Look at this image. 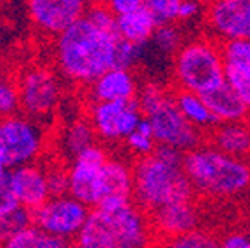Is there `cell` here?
<instances>
[{"mask_svg":"<svg viewBox=\"0 0 250 248\" xmlns=\"http://www.w3.org/2000/svg\"><path fill=\"white\" fill-rule=\"evenodd\" d=\"M30 224H33V213L24 207L16 208L7 215H2L0 217V247H5L16 233H20L21 229Z\"/></svg>","mask_w":250,"mask_h":248,"instance_id":"obj_27","label":"cell"},{"mask_svg":"<svg viewBox=\"0 0 250 248\" xmlns=\"http://www.w3.org/2000/svg\"><path fill=\"white\" fill-rule=\"evenodd\" d=\"M219 247L224 248H250V231L231 229L219 238Z\"/></svg>","mask_w":250,"mask_h":248,"instance_id":"obj_34","label":"cell"},{"mask_svg":"<svg viewBox=\"0 0 250 248\" xmlns=\"http://www.w3.org/2000/svg\"><path fill=\"white\" fill-rule=\"evenodd\" d=\"M124 144H125V149H127L134 158L151 155L156 149V146H158V143H156V139H155V134H153L151 124H149L146 118H143L141 124L130 132L129 136L125 137Z\"/></svg>","mask_w":250,"mask_h":248,"instance_id":"obj_25","label":"cell"},{"mask_svg":"<svg viewBox=\"0 0 250 248\" xmlns=\"http://www.w3.org/2000/svg\"><path fill=\"white\" fill-rule=\"evenodd\" d=\"M7 80H9V77L0 70V101H2V92H4V87H5V83H7ZM0 117H2V111H0Z\"/></svg>","mask_w":250,"mask_h":248,"instance_id":"obj_36","label":"cell"},{"mask_svg":"<svg viewBox=\"0 0 250 248\" xmlns=\"http://www.w3.org/2000/svg\"><path fill=\"white\" fill-rule=\"evenodd\" d=\"M203 97H205V101H207L208 108H210L217 124L238 122V120L250 118L245 103L242 101V97L238 96V92L228 82L221 83V85L215 87L210 92L203 94Z\"/></svg>","mask_w":250,"mask_h":248,"instance_id":"obj_19","label":"cell"},{"mask_svg":"<svg viewBox=\"0 0 250 248\" xmlns=\"http://www.w3.org/2000/svg\"><path fill=\"white\" fill-rule=\"evenodd\" d=\"M98 139V134L94 130L92 124L89 122V118H78L73 120L64 127L61 134V151L64 155V158L71 160L78 155L80 151H83L85 147L92 146Z\"/></svg>","mask_w":250,"mask_h":248,"instance_id":"obj_22","label":"cell"},{"mask_svg":"<svg viewBox=\"0 0 250 248\" xmlns=\"http://www.w3.org/2000/svg\"><path fill=\"white\" fill-rule=\"evenodd\" d=\"M165 245L174 248H215L219 247V238L214 236L210 231L195 227L191 231H186V233L168 240Z\"/></svg>","mask_w":250,"mask_h":248,"instance_id":"obj_28","label":"cell"},{"mask_svg":"<svg viewBox=\"0 0 250 248\" xmlns=\"http://www.w3.org/2000/svg\"><path fill=\"white\" fill-rule=\"evenodd\" d=\"M184 42H186V39H184L183 28L177 24V21H174V23L158 24L146 47L158 58H165L172 61V58L176 56V52L179 51Z\"/></svg>","mask_w":250,"mask_h":248,"instance_id":"obj_23","label":"cell"},{"mask_svg":"<svg viewBox=\"0 0 250 248\" xmlns=\"http://www.w3.org/2000/svg\"><path fill=\"white\" fill-rule=\"evenodd\" d=\"M31 213L35 226L62 240H68L70 243H75V238L82 231L89 217L90 207L66 193L51 196Z\"/></svg>","mask_w":250,"mask_h":248,"instance_id":"obj_9","label":"cell"},{"mask_svg":"<svg viewBox=\"0 0 250 248\" xmlns=\"http://www.w3.org/2000/svg\"><path fill=\"white\" fill-rule=\"evenodd\" d=\"M68 240L56 236V234L47 233L45 229L39 227L35 224L26 226L24 229H21L20 233H16L14 236L9 240V243L5 245L7 248H64L70 247Z\"/></svg>","mask_w":250,"mask_h":248,"instance_id":"obj_24","label":"cell"},{"mask_svg":"<svg viewBox=\"0 0 250 248\" xmlns=\"http://www.w3.org/2000/svg\"><path fill=\"white\" fill-rule=\"evenodd\" d=\"M87 118L98 139L106 144L124 143L145 118L137 99L132 101H90Z\"/></svg>","mask_w":250,"mask_h":248,"instance_id":"obj_10","label":"cell"},{"mask_svg":"<svg viewBox=\"0 0 250 248\" xmlns=\"http://www.w3.org/2000/svg\"><path fill=\"white\" fill-rule=\"evenodd\" d=\"M145 5L151 11L158 24L177 21L181 0H145Z\"/></svg>","mask_w":250,"mask_h":248,"instance_id":"obj_29","label":"cell"},{"mask_svg":"<svg viewBox=\"0 0 250 248\" xmlns=\"http://www.w3.org/2000/svg\"><path fill=\"white\" fill-rule=\"evenodd\" d=\"M184 172L202 198L229 200L250 189L249 160L228 155L208 141L184 153Z\"/></svg>","mask_w":250,"mask_h":248,"instance_id":"obj_3","label":"cell"},{"mask_svg":"<svg viewBox=\"0 0 250 248\" xmlns=\"http://www.w3.org/2000/svg\"><path fill=\"white\" fill-rule=\"evenodd\" d=\"M103 2L115 16L127 14L145 5V0H103Z\"/></svg>","mask_w":250,"mask_h":248,"instance_id":"obj_35","label":"cell"},{"mask_svg":"<svg viewBox=\"0 0 250 248\" xmlns=\"http://www.w3.org/2000/svg\"><path fill=\"white\" fill-rule=\"evenodd\" d=\"M108 158L109 153L106 151V147L98 143L85 147L75 158H71L68 165V175H70L68 193L89 207L98 205L99 179H101L103 165Z\"/></svg>","mask_w":250,"mask_h":248,"instance_id":"obj_12","label":"cell"},{"mask_svg":"<svg viewBox=\"0 0 250 248\" xmlns=\"http://www.w3.org/2000/svg\"><path fill=\"white\" fill-rule=\"evenodd\" d=\"M134 202V163L122 156H109L103 165L96 207H122Z\"/></svg>","mask_w":250,"mask_h":248,"instance_id":"obj_13","label":"cell"},{"mask_svg":"<svg viewBox=\"0 0 250 248\" xmlns=\"http://www.w3.org/2000/svg\"><path fill=\"white\" fill-rule=\"evenodd\" d=\"M223 56L226 68L250 75V40H228L223 42Z\"/></svg>","mask_w":250,"mask_h":248,"instance_id":"obj_26","label":"cell"},{"mask_svg":"<svg viewBox=\"0 0 250 248\" xmlns=\"http://www.w3.org/2000/svg\"><path fill=\"white\" fill-rule=\"evenodd\" d=\"M174 89L207 94L226 82L223 45L210 35L186 39L170 62Z\"/></svg>","mask_w":250,"mask_h":248,"instance_id":"obj_6","label":"cell"},{"mask_svg":"<svg viewBox=\"0 0 250 248\" xmlns=\"http://www.w3.org/2000/svg\"><path fill=\"white\" fill-rule=\"evenodd\" d=\"M203 2H207V4H208V2H214V0H203Z\"/></svg>","mask_w":250,"mask_h":248,"instance_id":"obj_39","label":"cell"},{"mask_svg":"<svg viewBox=\"0 0 250 248\" xmlns=\"http://www.w3.org/2000/svg\"><path fill=\"white\" fill-rule=\"evenodd\" d=\"M205 33L219 42L250 40V0H214L203 14Z\"/></svg>","mask_w":250,"mask_h":248,"instance_id":"obj_11","label":"cell"},{"mask_svg":"<svg viewBox=\"0 0 250 248\" xmlns=\"http://www.w3.org/2000/svg\"><path fill=\"white\" fill-rule=\"evenodd\" d=\"M26 7L31 24L47 37H58L85 11L73 0H26Z\"/></svg>","mask_w":250,"mask_h":248,"instance_id":"obj_15","label":"cell"},{"mask_svg":"<svg viewBox=\"0 0 250 248\" xmlns=\"http://www.w3.org/2000/svg\"><path fill=\"white\" fill-rule=\"evenodd\" d=\"M226 82L238 92V96L242 97V101L245 103L247 109H249V117H250V75L226 68Z\"/></svg>","mask_w":250,"mask_h":248,"instance_id":"obj_31","label":"cell"},{"mask_svg":"<svg viewBox=\"0 0 250 248\" xmlns=\"http://www.w3.org/2000/svg\"><path fill=\"white\" fill-rule=\"evenodd\" d=\"M156 240L151 219L137 203L122 207H94L75 238L80 248H143Z\"/></svg>","mask_w":250,"mask_h":248,"instance_id":"obj_4","label":"cell"},{"mask_svg":"<svg viewBox=\"0 0 250 248\" xmlns=\"http://www.w3.org/2000/svg\"><path fill=\"white\" fill-rule=\"evenodd\" d=\"M9 170H11V168H9L7 165H5L4 160L0 158V181H4V179L7 177V175H9Z\"/></svg>","mask_w":250,"mask_h":248,"instance_id":"obj_37","label":"cell"},{"mask_svg":"<svg viewBox=\"0 0 250 248\" xmlns=\"http://www.w3.org/2000/svg\"><path fill=\"white\" fill-rule=\"evenodd\" d=\"M139 80L132 70L109 68L87 85V96L90 101H132L137 99Z\"/></svg>","mask_w":250,"mask_h":248,"instance_id":"obj_17","label":"cell"},{"mask_svg":"<svg viewBox=\"0 0 250 248\" xmlns=\"http://www.w3.org/2000/svg\"><path fill=\"white\" fill-rule=\"evenodd\" d=\"M153 229H155L156 240H164L162 243H167L172 238L200 227L202 213L196 205V198L193 200H179L162 205L160 208L153 210L149 213Z\"/></svg>","mask_w":250,"mask_h":248,"instance_id":"obj_14","label":"cell"},{"mask_svg":"<svg viewBox=\"0 0 250 248\" xmlns=\"http://www.w3.org/2000/svg\"><path fill=\"white\" fill-rule=\"evenodd\" d=\"M21 203L16 196L14 189H12L11 183H9V175L0 181V217L7 215V213L14 212L16 208H20Z\"/></svg>","mask_w":250,"mask_h":248,"instance_id":"obj_33","label":"cell"},{"mask_svg":"<svg viewBox=\"0 0 250 248\" xmlns=\"http://www.w3.org/2000/svg\"><path fill=\"white\" fill-rule=\"evenodd\" d=\"M158 21L146 5L127 14L117 16V31L124 40L146 45L155 33Z\"/></svg>","mask_w":250,"mask_h":248,"instance_id":"obj_20","label":"cell"},{"mask_svg":"<svg viewBox=\"0 0 250 248\" xmlns=\"http://www.w3.org/2000/svg\"><path fill=\"white\" fill-rule=\"evenodd\" d=\"M47 181H49L51 196L66 194L70 189V175H68V168L64 167H59V165L47 167Z\"/></svg>","mask_w":250,"mask_h":248,"instance_id":"obj_30","label":"cell"},{"mask_svg":"<svg viewBox=\"0 0 250 248\" xmlns=\"http://www.w3.org/2000/svg\"><path fill=\"white\" fill-rule=\"evenodd\" d=\"M196 193L184 172V151L158 144L151 155L134 162V203L151 213L162 205L193 200Z\"/></svg>","mask_w":250,"mask_h":248,"instance_id":"obj_2","label":"cell"},{"mask_svg":"<svg viewBox=\"0 0 250 248\" xmlns=\"http://www.w3.org/2000/svg\"><path fill=\"white\" fill-rule=\"evenodd\" d=\"M73 2H75V4H78V5H82L83 9H87L90 4H92V2H96V0H73Z\"/></svg>","mask_w":250,"mask_h":248,"instance_id":"obj_38","label":"cell"},{"mask_svg":"<svg viewBox=\"0 0 250 248\" xmlns=\"http://www.w3.org/2000/svg\"><path fill=\"white\" fill-rule=\"evenodd\" d=\"M9 183L20 200L21 207L28 210L39 208L45 200L51 198L47 168L37 162L20 165L9 170Z\"/></svg>","mask_w":250,"mask_h":248,"instance_id":"obj_16","label":"cell"},{"mask_svg":"<svg viewBox=\"0 0 250 248\" xmlns=\"http://www.w3.org/2000/svg\"><path fill=\"white\" fill-rule=\"evenodd\" d=\"M118 40L117 16L103 0H96L56 37L58 71L64 80L87 87L99 75L115 68Z\"/></svg>","mask_w":250,"mask_h":248,"instance_id":"obj_1","label":"cell"},{"mask_svg":"<svg viewBox=\"0 0 250 248\" xmlns=\"http://www.w3.org/2000/svg\"><path fill=\"white\" fill-rule=\"evenodd\" d=\"M18 90L24 115L45 124L54 117L62 101L61 73L47 66H31L21 73Z\"/></svg>","mask_w":250,"mask_h":248,"instance_id":"obj_8","label":"cell"},{"mask_svg":"<svg viewBox=\"0 0 250 248\" xmlns=\"http://www.w3.org/2000/svg\"><path fill=\"white\" fill-rule=\"evenodd\" d=\"M207 141L224 153L240 158L250 156V120L215 124L207 134Z\"/></svg>","mask_w":250,"mask_h":248,"instance_id":"obj_18","label":"cell"},{"mask_svg":"<svg viewBox=\"0 0 250 248\" xmlns=\"http://www.w3.org/2000/svg\"><path fill=\"white\" fill-rule=\"evenodd\" d=\"M207 9V2L203 0H181L179 12H177V23H193V21L203 20Z\"/></svg>","mask_w":250,"mask_h":248,"instance_id":"obj_32","label":"cell"},{"mask_svg":"<svg viewBox=\"0 0 250 248\" xmlns=\"http://www.w3.org/2000/svg\"><path fill=\"white\" fill-rule=\"evenodd\" d=\"M137 103L145 118L151 124L158 144L174 146L186 153L207 141L205 132L195 127L181 113L172 85H165L156 80H146L139 87Z\"/></svg>","mask_w":250,"mask_h":248,"instance_id":"obj_5","label":"cell"},{"mask_svg":"<svg viewBox=\"0 0 250 248\" xmlns=\"http://www.w3.org/2000/svg\"><path fill=\"white\" fill-rule=\"evenodd\" d=\"M174 97H176V103L179 106L181 113L195 127H198L202 132H205V136H207L217 122H215L214 115H212L210 108H208L207 101H205V97L202 94L181 89H174Z\"/></svg>","mask_w":250,"mask_h":248,"instance_id":"obj_21","label":"cell"},{"mask_svg":"<svg viewBox=\"0 0 250 248\" xmlns=\"http://www.w3.org/2000/svg\"><path fill=\"white\" fill-rule=\"evenodd\" d=\"M47 144L43 124L28 115L0 117V158L9 168L33 163Z\"/></svg>","mask_w":250,"mask_h":248,"instance_id":"obj_7","label":"cell"}]
</instances>
